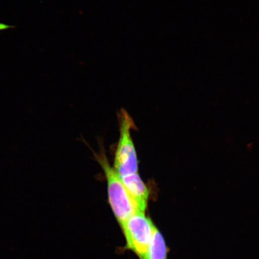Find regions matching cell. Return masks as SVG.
I'll list each match as a JSON object with an SVG mask.
<instances>
[{
    "label": "cell",
    "mask_w": 259,
    "mask_h": 259,
    "mask_svg": "<svg viewBox=\"0 0 259 259\" xmlns=\"http://www.w3.org/2000/svg\"><path fill=\"white\" fill-rule=\"evenodd\" d=\"M95 155L105 175L110 205L121 226L126 220L140 210L126 189L120 177L110 164L103 148Z\"/></svg>",
    "instance_id": "cell-1"
},
{
    "label": "cell",
    "mask_w": 259,
    "mask_h": 259,
    "mask_svg": "<svg viewBox=\"0 0 259 259\" xmlns=\"http://www.w3.org/2000/svg\"><path fill=\"white\" fill-rule=\"evenodd\" d=\"M119 138L115 154L113 169L121 177L138 173L139 161L131 132L135 123L124 109L119 115Z\"/></svg>",
    "instance_id": "cell-2"
},
{
    "label": "cell",
    "mask_w": 259,
    "mask_h": 259,
    "mask_svg": "<svg viewBox=\"0 0 259 259\" xmlns=\"http://www.w3.org/2000/svg\"><path fill=\"white\" fill-rule=\"evenodd\" d=\"M127 247L141 259H144L150 245L155 227L145 212L138 211L121 226Z\"/></svg>",
    "instance_id": "cell-3"
},
{
    "label": "cell",
    "mask_w": 259,
    "mask_h": 259,
    "mask_svg": "<svg viewBox=\"0 0 259 259\" xmlns=\"http://www.w3.org/2000/svg\"><path fill=\"white\" fill-rule=\"evenodd\" d=\"M126 189L135 202L139 210L145 212L149 198V191L138 172L120 177Z\"/></svg>",
    "instance_id": "cell-4"
},
{
    "label": "cell",
    "mask_w": 259,
    "mask_h": 259,
    "mask_svg": "<svg viewBox=\"0 0 259 259\" xmlns=\"http://www.w3.org/2000/svg\"><path fill=\"white\" fill-rule=\"evenodd\" d=\"M167 249L164 238L155 228L144 259H167Z\"/></svg>",
    "instance_id": "cell-5"
},
{
    "label": "cell",
    "mask_w": 259,
    "mask_h": 259,
    "mask_svg": "<svg viewBox=\"0 0 259 259\" xmlns=\"http://www.w3.org/2000/svg\"><path fill=\"white\" fill-rule=\"evenodd\" d=\"M9 26L3 25V24H0V30H4V29L9 28Z\"/></svg>",
    "instance_id": "cell-6"
}]
</instances>
